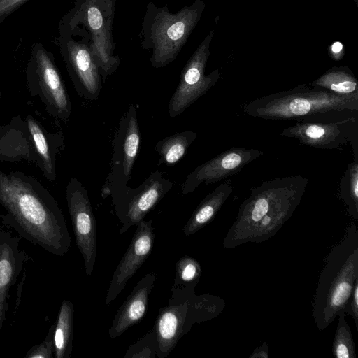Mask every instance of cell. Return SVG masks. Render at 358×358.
<instances>
[{"label": "cell", "instance_id": "obj_1", "mask_svg": "<svg viewBox=\"0 0 358 358\" xmlns=\"http://www.w3.org/2000/svg\"><path fill=\"white\" fill-rule=\"evenodd\" d=\"M308 183L306 177L292 176L263 181L251 188L224 238V248L259 243L275 235L300 203Z\"/></svg>", "mask_w": 358, "mask_h": 358}, {"label": "cell", "instance_id": "obj_2", "mask_svg": "<svg viewBox=\"0 0 358 358\" xmlns=\"http://www.w3.org/2000/svg\"><path fill=\"white\" fill-rule=\"evenodd\" d=\"M0 203L8 212L6 222L21 237L55 256L69 252L71 237L52 196L20 179L1 176Z\"/></svg>", "mask_w": 358, "mask_h": 358}, {"label": "cell", "instance_id": "obj_3", "mask_svg": "<svg viewBox=\"0 0 358 358\" xmlns=\"http://www.w3.org/2000/svg\"><path fill=\"white\" fill-rule=\"evenodd\" d=\"M358 280V228L351 223L331 248L320 273L312 314L317 328L328 327L343 310Z\"/></svg>", "mask_w": 358, "mask_h": 358}, {"label": "cell", "instance_id": "obj_4", "mask_svg": "<svg viewBox=\"0 0 358 358\" xmlns=\"http://www.w3.org/2000/svg\"><path fill=\"white\" fill-rule=\"evenodd\" d=\"M203 8L201 0L176 13H172L167 5L148 3L139 36L141 48L152 50L150 61L152 67H164L176 59L198 23Z\"/></svg>", "mask_w": 358, "mask_h": 358}, {"label": "cell", "instance_id": "obj_5", "mask_svg": "<svg viewBox=\"0 0 358 358\" xmlns=\"http://www.w3.org/2000/svg\"><path fill=\"white\" fill-rule=\"evenodd\" d=\"M242 110L252 117L272 120L300 119L332 112L357 111L358 94L338 95L302 85L252 100L243 105Z\"/></svg>", "mask_w": 358, "mask_h": 358}, {"label": "cell", "instance_id": "obj_6", "mask_svg": "<svg viewBox=\"0 0 358 358\" xmlns=\"http://www.w3.org/2000/svg\"><path fill=\"white\" fill-rule=\"evenodd\" d=\"M224 306L222 299L211 294H172L168 305L159 309L153 327L157 339V356H169L193 324L215 318Z\"/></svg>", "mask_w": 358, "mask_h": 358}, {"label": "cell", "instance_id": "obj_7", "mask_svg": "<svg viewBox=\"0 0 358 358\" xmlns=\"http://www.w3.org/2000/svg\"><path fill=\"white\" fill-rule=\"evenodd\" d=\"M117 0H78L73 18L81 24L90 38L94 59L103 82L115 73L120 58L114 55L113 25Z\"/></svg>", "mask_w": 358, "mask_h": 358}, {"label": "cell", "instance_id": "obj_8", "mask_svg": "<svg viewBox=\"0 0 358 358\" xmlns=\"http://www.w3.org/2000/svg\"><path fill=\"white\" fill-rule=\"evenodd\" d=\"M172 187L173 182L156 170L136 187L126 185L110 192L108 196L112 197L114 213L122 224L119 233L123 234L144 220Z\"/></svg>", "mask_w": 358, "mask_h": 358}, {"label": "cell", "instance_id": "obj_9", "mask_svg": "<svg viewBox=\"0 0 358 358\" xmlns=\"http://www.w3.org/2000/svg\"><path fill=\"white\" fill-rule=\"evenodd\" d=\"M213 33V29L210 31L187 62L181 72L179 83L169 103V114L172 118L183 113L205 94L219 79L218 70L205 75Z\"/></svg>", "mask_w": 358, "mask_h": 358}, {"label": "cell", "instance_id": "obj_10", "mask_svg": "<svg viewBox=\"0 0 358 358\" xmlns=\"http://www.w3.org/2000/svg\"><path fill=\"white\" fill-rule=\"evenodd\" d=\"M140 138L136 109L131 103L120 119L114 136L111 169L101 189L103 197L127 185L138 154Z\"/></svg>", "mask_w": 358, "mask_h": 358}, {"label": "cell", "instance_id": "obj_11", "mask_svg": "<svg viewBox=\"0 0 358 358\" xmlns=\"http://www.w3.org/2000/svg\"><path fill=\"white\" fill-rule=\"evenodd\" d=\"M66 200L76 243L84 259L85 273L90 276L96 262L97 227L87 189L76 178L70 180Z\"/></svg>", "mask_w": 358, "mask_h": 358}, {"label": "cell", "instance_id": "obj_12", "mask_svg": "<svg viewBox=\"0 0 358 358\" xmlns=\"http://www.w3.org/2000/svg\"><path fill=\"white\" fill-rule=\"evenodd\" d=\"M357 118L348 117L333 121H303L284 129L280 136L299 140L308 146L341 150L357 136Z\"/></svg>", "mask_w": 358, "mask_h": 358}, {"label": "cell", "instance_id": "obj_13", "mask_svg": "<svg viewBox=\"0 0 358 358\" xmlns=\"http://www.w3.org/2000/svg\"><path fill=\"white\" fill-rule=\"evenodd\" d=\"M254 148H231L196 167L181 186L182 194L194 192L201 183H215L239 173L242 169L261 155Z\"/></svg>", "mask_w": 358, "mask_h": 358}, {"label": "cell", "instance_id": "obj_14", "mask_svg": "<svg viewBox=\"0 0 358 358\" xmlns=\"http://www.w3.org/2000/svg\"><path fill=\"white\" fill-rule=\"evenodd\" d=\"M152 220H143L138 225L131 242L115 268L110 282L105 303L115 300L150 256L155 243Z\"/></svg>", "mask_w": 358, "mask_h": 358}, {"label": "cell", "instance_id": "obj_15", "mask_svg": "<svg viewBox=\"0 0 358 358\" xmlns=\"http://www.w3.org/2000/svg\"><path fill=\"white\" fill-rule=\"evenodd\" d=\"M82 31L81 41L69 38L66 42L65 55L77 91L84 99L93 101L100 95L101 77L92 55L90 38L83 28Z\"/></svg>", "mask_w": 358, "mask_h": 358}, {"label": "cell", "instance_id": "obj_16", "mask_svg": "<svg viewBox=\"0 0 358 358\" xmlns=\"http://www.w3.org/2000/svg\"><path fill=\"white\" fill-rule=\"evenodd\" d=\"M20 238L0 227V331L6 320L9 291L15 285L29 255L20 248Z\"/></svg>", "mask_w": 358, "mask_h": 358}, {"label": "cell", "instance_id": "obj_17", "mask_svg": "<svg viewBox=\"0 0 358 358\" xmlns=\"http://www.w3.org/2000/svg\"><path fill=\"white\" fill-rule=\"evenodd\" d=\"M157 273L145 274L135 285L131 294L117 310L108 330L111 338H116L145 316L149 296L157 280Z\"/></svg>", "mask_w": 358, "mask_h": 358}, {"label": "cell", "instance_id": "obj_18", "mask_svg": "<svg viewBox=\"0 0 358 358\" xmlns=\"http://www.w3.org/2000/svg\"><path fill=\"white\" fill-rule=\"evenodd\" d=\"M234 190L232 180L220 184L199 204L183 227L185 236L194 234L210 222Z\"/></svg>", "mask_w": 358, "mask_h": 358}, {"label": "cell", "instance_id": "obj_19", "mask_svg": "<svg viewBox=\"0 0 358 358\" xmlns=\"http://www.w3.org/2000/svg\"><path fill=\"white\" fill-rule=\"evenodd\" d=\"M36 62L40 80L48 96L59 113L67 117L71 112L70 103L57 69L41 49L36 52Z\"/></svg>", "mask_w": 358, "mask_h": 358}, {"label": "cell", "instance_id": "obj_20", "mask_svg": "<svg viewBox=\"0 0 358 358\" xmlns=\"http://www.w3.org/2000/svg\"><path fill=\"white\" fill-rule=\"evenodd\" d=\"M74 308L71 301L62 302L54 329L55 358H71L73 338Z\"/></svg>", "mask_w": 358, "mask_h": 358}, {"label": "cell", "instance_id": "obj_21", "mask_svg": "<svg viewBox=\"0 0 358 358\" xmlns=\"http://www.w3.org/2000/svg\"><path fill=\"white\" fill-rule=\"evenodd\" d=\"M197 138V134L193 131H185L176 133L159 141L155 146L159 156L158 164L172 166L186 154L189 145Z\"/></svg>", "mask_w": 358, "mask_h": 358}, {"label": "cell", "instance_id": "obj_22", "mask_svg": "<svg viewBox=\"0 0 358 358\" xmlns=\"http://www.w3.org/2000/svg\"><path fill=\"white\" fill-rule=\"evenodd\" d=\"M312 87L326 90L338 95L358 94V81L349 71L332 69L311 83Z\"/></svg>", "mask_w": 358, "mask_h": 358}, {"label": "cell", "instance_id": "obj_23", "mask_svg": "<svg viewBox=\"0 0 358 358\" xmlns=\"http://www.w3.org/2000/svg\"><path fill=\"white\" fill-rule=\"evenodd\" d=\"M176 277L171 291L172 294H188L194 292L199 283L202 269L194 257L185 255L176 263Z\"/></svg>", "mask_w": 358, "mask_h": 358}, {"label": "cell", "instance_id": "obj_24", "mask_svg": "<svg viewBox=\"0 0 358 358\" xmlns=\"http://www.w3.org/2000/svg\"><path fill=\"white\" fill-rule=\"evenodd\" d=\"M339 196L348 208L350 216L358 220V156L348 166L341 180Z\"/></svg>", "mask_w": 358, "mask_h": 358}, {"label": "cell", "instance_id": "obj_25", "mask_svg": "<svg viewBox=\"0 0 358 358\" xmlns=\"http://www.w3.org/2000/svg\"><path fill=\"white\" fill-rule=\"evenodd\" d=\"M332 354L336 358H356L355 345L350 326L346 321V314L341 310L338 314Z\"/></svg>", "mask_w": 358, "mask_h": 358}, {"label": "cell", "instance_id": "obj_26", "mask_svg": "<svg viewBox=\"0 0 358 358\" xmlns=\"http://www.w3.org/2000/svg\"><path fill=\"white\" fill-rule=\"evenodd\" d=\"M157 352V339L152 329L129 346L124 358H154Z\"/></svg>", "mask_w": 358, "mask_h": 358}, {"label": "cell", "instance_id": "obj_27", "mask_svg": "<svg viewBox=\"0 0 358 358\" xmlns=\"http://www.w3.org/2000/svg\"><path fill=\"white\" fill-rule=\"evenodd\" d=\"M54 329L55 323L50 327L45 339L40 344L31 347L24 358H55Z\"/></svg>", "mask_w": 358, "mask_h": 358}, {"label": "cell", "instance_id": "obj_28", "mask_svg": "<svg viewBox=\"0 0 358 358\" xmlns=\"http://www.w3.org/2000/svg\"><path fill=\"white\" fill-rule=\"evenodd\" d=\"M29 128L34 141L38 153L44 159L49 171L52 170L51 160L48 151V147L43 131L38 124L33 120L28 121Z\"/></svg>", "mask_w": 358, "mask_h": 358}, {"label": "cell", "instance_id": "obj_29", "mask_svg": "<svg viewBox=\"0 0 358 358\" xmlns=\"http://www.w3.org/2000/svg\"><path fill=\"white\" fill-rule=\"evenodd\" d=\"M343 311L353 318L358 331V280L355 281L352 292Z\"/></svg>", "mask_w": 358, "mask_h": 358}, {"label": "cell", "instance_id": "obj_30", "mask_svg": "<svg viewBox=\"0 0 358 358\" xmlns=\"http://www.w3.org/2000/svg\"><path fill=\"white\" fill-rule=\"evenodd\" d=\"M27 0H0V18L6 16Z\"/></svg>", "mask_w": 358, "mask_h": 358}, {"label": "cell", "instance_id": "obj_31", "mask_svg": "<svg viewBox=\"0 0 358 358\" xmlns=\"http://www.w3.org/2000/svg\"><path fill=\"white\" fill-rule=\"evenodd\" d=\"M329 53L334 59H341L343 55V44L338 41L334 42L331 46Z\"/></svg>", "mask_w": 358, "mask_h": 358}, {"label": "cell", "instance_id": "obj_32", "mask_svg": "<svg viewBox=\"0 0 358 358\" xmlns=\"http://www.w3.org/2000/svg\"><path fill=\"white\" fill-rule=\"evenodd\" d=\"M268 357V347L267 343L264 342L262 345L257 348L250 355V358H267Z\"/></svg>", "mask_w": 358, "mask_h": 358}]
</instances>
